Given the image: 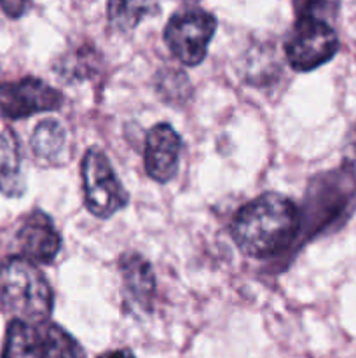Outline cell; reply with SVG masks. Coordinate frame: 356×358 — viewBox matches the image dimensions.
Here are the masks:
<instances>
[{
  "mask_svg": "<svg viewBox=\"0 0 356 358\" xmlns=\"http://www.w3.org/2000/svg\"><path fill=\"white\" fill-rule=\"evenodd\" d=\"M300 231V210L276 192L251 199L236 213L230 227L237 248L253 259H269L288 250Z\"/></svg>",
  "mask_w": 356,
  "mask_h": 358,
  "instance_id": "1",
  "label": "cell"
},
{
  "mask_svg": "<svg viewBox=\"0 0 356 358\" xmlns=\"http://www.w3.org/2000/svg\"><path fill=\"white\" fill-rule=\"evenodd\" d=\"M54 294L34 262L13 255L0 262V306L14 318L45 324L52 313Z\"/></svg>",
  "mask_w": 356,
  "mask_h": 358,
  "instance_id": "2",
  "label": "cell"
},
{
  "mask_svg": "<svg viewBox=\"0 0 356 358\" xmlns=\"http://www.w3.org/2000/svg\"><path fill=\"white\" fill-rule=\"evenodd\" d=\"M356 205V170L341 166L313 178L307 191L306 206L300 213L302 231L307 236L327 233L344 222Z\"/></svg>",
  "mask_w": 356,
  "mask_h": 358,
  "instance_id": "3",
  "label": "cell"
},
{
  "mask_svg": "<svg viewBox=\"0 0 356 358\" xmlns=\"http://www.w3.org/2000/svg\"><path fill=\"white\" fill-rule=\"evenodd\" d=\"M86 206L98 219H110L128 205V192L115 175L108 157L96 147L84 154L80 166Z\"/></svg>",
  "mask_w": 356,
  "mask_h": 358,
  "instance_id": "4",
  "label": "cell"
},
{
  "mask_svg": "<svg viewBox=\"0 0 356 358\" xmlns=\"http://www.w3.org/2000/svg\"><path fill=\"white\" fill-rule=\"evenodd\" d=\"M216 31V17L202 9H185L173 14L164 28V41L175 58L195 66L206 58L208 45Z\"/></svg>",
  "mask_w": 356,
  "mask_h": 358,
  "instance_id": "5",
  "label": "cell"
},
{
  "mask_svg": "<svg viewBox=\"0 0 356 358\" xmlns=\"http://www.w3.org/2000/svg\"><path fill=\"white\" fill-rule=\"evenodd\" d=\"M339 38L330 23L311 17H297L285 42L286 59L297 72H311L335 56Z\"/></svg>",
  "mask_w": 356,
  "mask_h": 358,
  "instance_id": "6",
  "label": "cell"
},
{
  "mask_svg": "<svg viewBox=\"0 0 356 358\" xmlns=\"http://www.w3.org/2000/svg\"><path fill=\"white\" fill-rule=\"evenodd\" d=\"M61 105L63 94L35 77L0 84V115L6 119H24L40 112L58 110Z\"/></svg>",
  "mask_w": 356,
  "mask_h": 358,
  "instance_id": "7",
  "label": "cell"
},
{
  "mask_svg": "<svg viewBox=\"0 0 356 358\" xmlns=\"http://www.w3.org/2000/svg\"><path fill=\"white\" fill-rule=\"evenodd\" d=\"M20 257L34 264H51L59 254L61 238L52 220L40 210H35L24 219L16 234Z\"/></svg>",
  "mask_w": 356,
  "mask_h": 358,
  "instance_id": "8",
  "label": "cell"
},
{
  "mask_svg": "<svg viewBox=\"0 0 356 358\" xmlns=\"http://www.w3.org/2000/svg\"><path fill=\"white\" fill-rule=\"evenodd\" d=\"M181 138L168 122L154 126L145 138V170L152 180L166 184L177 175Z\"/></svg>",
  "mask_w": 356,
  "mask_h": 358,
  "instance_id": "9",
  "label": "cell"
},
{
  "mask_svg": "<svg viewBox=\"0 0 356 358\" xmlns=\"http://www.w3.org/2000/svg\"><path fill=\"white\" fill-rule=\"evenodd\" d=\"M51 324H30L13 318L7 325L2 358H51Z\"/></svg>",
  "mask_w": 356,
  "mask_h": 358,
  "instance_id": "10",
  "label": "cell"
},
{
  "mask_svg": "<svg viewBox=\"0 0 356 358\" xmlns=\"http://www.w3.org/2000/svg\"><path fill=\"white\" fill-rule=\"evenodd\" d=\"M119 268L129 299L142 310H152L154 297H156V275L150 262L136 252H128L121 257Z\"/></svg>",
  "mask_w": 356,
  "mask_h": 358,
  "instance_id": "11",
  "label": "cell"
},
{
  "mask_svg": "<svg viewBox=\"0 0 356 358\" xmlns=\"http://www.w3.org/2000/svg\"><path fill=\"white\" fill-rule=\"evenodd\" d=\"M27 189L23 157L16 135L9 129L0 133V192L9 198H20Z\"/></svg>",
  "mask_w": 356,
  "mask_h": 358,
  "instance_id": "12",
  "label": "cell"
},
{
  "mask_svg": "<svg viewBox=\"0 0 356 358\" xmlns=\"http://www.w3.org/2000/svg\"><path fill=\"white\" fill-rule=\"evenodd\" d=\"M31 152L44 163H56L66 145V129L56 119H44L35 126L30 138Z\"/></svg>",
  "mask_w": 356,
  "mask_h": 358,
  "instance_id": "13",
  "label": "cell"
},
{
  "mask_svg": "<svg viewBox=\"0 0 356 358\" xmlns=\"http://www.w3.org/2000/svg\"><path fill=\"white\" fill-rule=\"evenodd\" d=\"M157 10V0H107V20L115 31H131Z\"/></svg>",
  "mask_w": 356,
  "mask_h": 358,
  "instance_id": "14",
  "label": "cell"
},
{
  "mask_svg": "<svg viewBox=\"0 0 356 358\" xmlns=\"http://www.w3.org/2000/svg\"><path fill=\"white\" fill-rule=\"evenodd\" d=\"M98 69V52L89 45H80L73 51L63 52L54 63V72L66 83L84 80L93 76Z\"/></svg>",
  "mask_w": 356,
  "mask_h": 358,
  "instance_id": "15",
  "label": "cell"
},
{
  "mask_svg": "<svg viewBox=\"0 0 356 358\" xmlns=\"http://www.w3.org/2000/svg\"><path fill=\"white\" fill-rule=\"evenodd\" d=\"M156 87L161 98L168 103H184L191 96V83L184 72L177 70H164L157 76Z\"/></svg>",
  "mask_w": 356,
  "mask_h": 358,
  "instance_id": "16",
  "label": "cell"
},
{
  "mask_svg": "<svg viewBox=\"0 0 356 358\" xmlns=\"http://www.w3.org/2000/svg\"><path fill=\"white\" fill-rule=\"evenodd\" d=\"M341 0H293L297 17L327 21L337 14Z\"/></svg>",
  "mask_w": 356,
  "mask_h": 358,
  "instance_id": "17",
  "label": "cell"
},
{
  "mask_svg": "<svg viewBox=\"0 0 356 358\" xmlns=\"http://www.w3.org/2000/svg\"><path fill=\"white\" fill-rule=\"evenodd\" d=\"M30 2L31 0H0V7H2L7 16L16 20V17H21L27 13Z\"/></svg>",
  "mask_w": 356,
  "mask_h": 358,
  "instance_id": "18",
  "label": "cell"
},
{
  "mask_svg": "<svg viewBox=\"0 0 356 358\" xmlns=\"http://www.w3.org/2000/svg\"><path fill=\"white\" fill-rule=\"evenodd\" d=\"M98 358H135V355L131 353V350L122 348V350H114V352H107Z\"/></svg>",
  "mask_w": 356,
  "mask_h": 358,
  "instance_id": "19",
  "label": "cell"
},
{
  "mask_svg": "<svg viewBox=\"0 0 356 358\" xmlns=\"http://www.w3.org/2000/svg\"><path fill=\"white\" fill-rule=\"evenodd\" d=\"M349 142H351V149L355 150V154H356V129H355V133H353V136H351V140H349Z\"/></svg>",
  "mask_w": 356,
  "mask_h": 358,
  "instance_id": "20",
  "label": "cell"
}]
</instances>
